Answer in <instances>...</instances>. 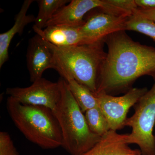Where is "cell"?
I'll use <instances>...</instances> for the list:
<instances>
[{"instance_id":"1","label":"cell","mask_w":155,"mask_h":155,"mask_svg":"<svg viewBox=\"0 0 155 155\" xmlns=\"http://www.w3.org/2000/svg\"><path fill=\"white\" fill-rule=\"evenodd\" d=\"M104 41L108 51L95 93L127 92L139 78L149 75L155 79V47L134 41L125 30L108 35Z\"/></svg>"},{"instance_id":"2","label":"cell","mask_w":155,"mask_h":155,"mask_svg":"<svg viewBox=\"0 0 155 155\" xmlns=\"http://www.w3.org/2000/svg\"><path fill=\"white\" fill-rule=\"evenodd\" d=\"M44 40L53 54L54 69L62 78L65 80L75 79L95 93L101 69L107 57V53L104 50V41L91 44L58 47Z\"/></svg>"},{"instance_id":"3","label":"cell","mask_w":155,"mask_h":155,"mask_svg":"<svg viewBox=\"0 0 155 155\" xmlns=\"http://www.w3.org/2000/svg\"><path fill=\"white\" fill-rule=\"evenodd\" d=\"M7 109L14 125L29 141L45 149L62 147L61 128L51 109L24 104L11 97Z\"/></svg>"},{"instance_id":"4","label":"cell","mask_w":155,"mask_h":155,"mask_svg":"<svg viewBox=\"0 0 155 155\" xmlns=\"http://www.w3.org/2000/svg\"><path fill=\"white\" fill-rule=\"evenodd\" d=\"M58 81L61 85V98L53 112L61 128L62 147L71 155H81L96 144L101 137L90 130L84 114L66 81L62 78Z\"/></svg>"},{"instance_id":"5","label":"cell","mask_w":155,"mask_h":155,"mask_svg":"<svg viewBox=\"0 0 155 155\" xmlns=\"http://www.w3.org/2000/svg\"><path fill=\"white\" fill-rule=\"evenodd\" d=\"M151 88L134 106V113L127 118L125 126L131 128L128 143L137 145L141 155H155V78Z\"/></svg>"},{"instance_id":"6","label":"cell","mask_w":155,"mask_h":155,"mask_svg":"<svg viewBox=\"0 0 155 155\" xmlns=\"http://www.w3.org/2000/svg\"><path fill=\"white\" fill-rule=\"evenodd\" d=\"M148 90L145 87L131 88L120 97L104 92L93 93L97 101L98 107L107 120L110 129L117 131L125 127L128 111Z\"/></svg>"},{"instance_id":"7","label":"cell","mask_w":155,"mask_h":155,"mask_svg":"<svg viewBox=\"0 0 155 155\" xmlns=\"http://www.w3.org/2000/svg\"><path fill=\"white\" fill-rule=\"evenodd\" d=\"M6 94L24 104L46 107L53 111L61 99L59 81L52 82L41 78L25 87L7 88Z\"/></svg>"},{"instance_id":"8","label":"cell","mask_w":155,"mask_h":155,"mask_svg":"<svg viewBox=\"0 0 155 155\" xmlns=\"http://www.w3.org/2000/svg\"><path fill=\"white\" fill-rule=\"evenodd\" d=\"M94 9L114 14L116 7L109 0H72L61 8L47 22L45 28L51 25H64L81 27L85 23L84 17Z\"/></svg>"},{"instance_id":"9","label":"cell","mask_w":155,"mask_h":155,"mask_svg":"<svg viewBox=\"0 0 155 155\" xmlns=\"http://www.w3.org/2000/svg\"><path fill=\"white\" fill-rule=\"evenodd\" d=\"M130 17L115 16L100 10L90 16L81 27L82 45L105 41L107 36L114 32L126 31V22Z\"/></svg>"},{"instance_id":"10","label":"cell","mask_w":155,"mask_h":155,"mask_svg":"<svg viewBox=\"0 0 155 155\" xmlns=\"http://www.w3.org/2000/svg\"><path fill=\"white\" fill-rule=\"evenodd\" d=\"M26 57L31 82L42 77L47 69L54 68L52 52L45 40L37 34L29 40Z\"/></svg>"},{"instance_id":"11","label":"cell","mask_w":155,"mask_h":155,"mask_svg":"<svg viewBox=\"0 0 155 155\" xmlns=\"http://www.w3.org/2000/svg\"><path fill=\"white\" fill-rule=\"evenodd\" d=\"M128 134L110 130L91 149L81 155H141L138 149L129 146Z\"/></svg>"},{"instance_id":"12","label":"cell","mask_w":155,"mask_h":155,"mask_svg":"<svg viewBox=\"0 0 155 155\" xmlns=\"http://www.w3.org/2000/svg\"><path fill=\"white\" fill-rule=\"evenodd\" d=\"M81 27L55 25L47 26L43 30L33 28L51 44L58 47H70L82 45Z\"/></svg>"},{"instance_id":"13","label":"cell","mask_w":155,"mask_h":155,"mask_svg":"<svg viewBox=\"0 0 155 155\" xmlns=\"http://www.w3.org/2000/svg\"><path fill=\"white\" fill-rule=\"evenodd\" d=\"M33 0H25L20 11L15 16L14 25L8 31L0 34V68L8 60L9 48L14 36L21 35L26 25L35 22V18L33 15H28L27 12Z\"/></svg>"},{"instance_id":"14","label":"cell","mask_w":155,"mask_h":155,"mask_svg":"<svg viewBox=\"0 0 155 155\" xmlns=\"http://www.w3.org/2000/svg\"><path fill=\"white\" fill-rule=\"evenodd\" d=\"M66 81L69 90L84 114L89 110L98 107L96 98L88 88L75 79L69 78Z\"/></svg>"},{"instance_id":"15","label":"cell","mask_w":155,"mask_h":155,"mask_svg":"<svg viewBox=\"0 0 155 155\" xmlns=\"http://www.w3.org/2000/svg\"><path fill=\"white\" fill-rule=\"evenodd\" d=\"M69 0H38V12L33 28L43 30L53 16L59 10L70 2Z\"/></svg>"},{"instance_id":"16","label":"cell","mask_w":155,"mask_h":155,"mask_svg":"<svg viewBox=\"0 0 155 155\" xmlns=\"http://www.w3.org/2000/svg\"><path fill=\"white\" fill-rule=\"evenodd\" d=\"M90 130L100 137L110 130L107 120L98 107L89 110L84 113Z\"/></svg>"},{"instance_id":"17","label":"cell","mask_w":155,"mask_h":155,"mask_svg":"<svg viewBox=\"0 0 155 155\" xmlns=\"http://www.w3.org/2000/svg\"><path fill=\"white\" fill-rule=\"evenodd\" d=\"M125 30L133 31L143 34L155 41V22L138 14H134L128 18Z\"/></svg>"},{"instance_id":"18","label":"cell","mask_w":155,"mask_h":155,"mask_svg":"<svg viewBox=\"0 0 155 155\" xmlns=\"http://www.w3.org/2000/svg\"><path fill=\"white\" fill-rule=\"evenodd\" d=\"M0 155H19L8 133L0 132Z\"/></svg>"},{"instance_id":"19","label":"cell","mask_w":155,"mask_h":155,"mask_svg":"<svg viewBox=\"0 0 155 155\" xmlns=\"http://www.w3.org/2000/svg\"><path fill=\"white\" fill-rule=\"evenodd\" d=\"M110 2L112 5L127 11L131 15L138 8L135 0H110Z\"/></svg>"},{"instance_id":"20","label":"cell","mask_w":155,"mask_h":155,"mask_svg":"<svg viewBox=\"0 0 155 155\" xmlns=\"http://www.w3.org/2000/svg\"><path fill=\"white\" fill-rule=\"evenodd\" d=\"M134 14H138L141 17L150 19L155 22V9H143L138 8Z\"/></svg>"},{"instance_id":"21","label":"cell","mask_w":155,"mask_h":155,"mask_svg":"<svg viewBox=\"0 0 155 155\" xmlns=\"http://www.w3.org/2000/svg\"><path fill=\"white\" fill-rule=\"evenodd\" d=\"M135 2L140 8L155 9V0H135Z\"/></svg>"}]
</instances>
